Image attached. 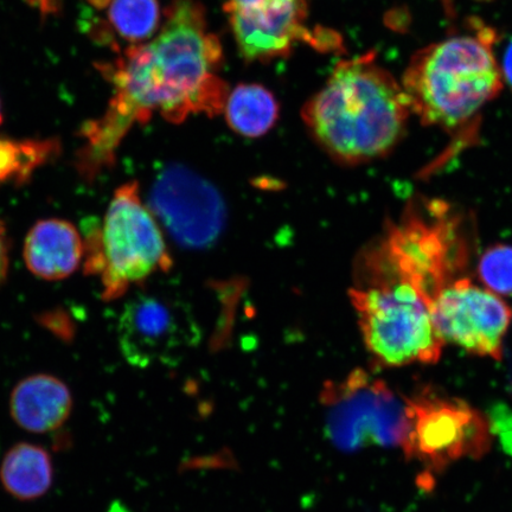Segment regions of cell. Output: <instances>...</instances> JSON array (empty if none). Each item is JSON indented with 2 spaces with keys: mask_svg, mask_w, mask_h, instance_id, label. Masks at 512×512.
<instances>
[{
  "mask_svg": "<svg viewBox=\"0 0 512 512\" xmlns=\"http://www.w3.org/2000/svg\"><path fill=\"white\" fill-rule=\"evenodd\" d=\"M2 120H3L2 111H0V124H2Z\"/></svg>",
  "mask_w": 512,
  "mask_h": 512,
  "instance_id": "cell-24",
  "label": "cell"
},
{
  "mask_svg": "<svg viewBox=\"0 0 512 512\" xmlns=\"http://www.w3.org/2000/svg\"><path fill=\"white\" fill-rule=\"evenodd\" d=\"M499 64H501L504 86H508L512 93V40L505 49L502 63Z\"/></svg>",
  "mask_w": 512,
  "mask_h": 512,
  "instance_id": "cell-22",
  "label": "cell"
},
{
  "mask_svg": "<svg viewBox=\"0 0 512 512\" xmlns=\"http://www.w3.org/2000/svg\"><path fill=\"white\" fill-rule=\"evenodd\" d=\"M431 313L445 344L457 345L472 355L502 360L512 309L488 288L460 277L434 297Z\"/></svg>",
  "mask_w": 512,
  "mask_h": 512,
  "instance_id": "cell-11",
  "label": "cell"
},
{
  "mask_svg": "<svg viewBox=\"0 0 512 512\" xmlns=\"http://www.w3.org/2000/svg\"><path fill=\"white\" fill-rule=\"evenodd\" d=\"M223 112L233 131L256 138L264 136L277 123L279 105L267 88L240 85L228 95Z\"/></svg>",
  "mask_w": 512,
  "mask_h": 512,
  "instance_id": "cell-16",
  "label": "cell"
},
{
  "mask_svg": "<svg viewBox=\"0 0 512 512\" xmlns=\"http://www.w3.org/2000/svg\"><path fill=\"white\" fill-rule=\"evenodd\" d=\"M0 482L18 501H36L53 486V459L42 446L19 443L5 454L0 467Z\"/></svg>",
  "mask_w": 512,
  "mask_h": 512,
  "instance_id": "cell-15",
  "label": "cell"
},
{
  "mask_svg": "<svg viewBox=\"0 0 512 512\" xmlns=\"http://www.w3.org/2000/svg\"><path fill=\"white\" fill-rule=\"evenodd\" d=\"M150 207L179 245L189 248L211 245L226 220L219 192L181 166H170L158 176Z\"/></svg>",
  "mask_w": 512,
  "mask_h": 512,
  "instance_id": "cell-12",
  "label": "cell"
},
{
  "mask_svg": "<svg viewBox=\"0 0 512 512\" xmlns=\"http://www.w3.org/2000/svg\"><path fill=\"white\" fill-rule=\"evenodd\" d=\"M85 255L81 235L73 223L60 219L38 221L25 239L24 260L29 271L44 280L70 277Z\"/></svg>",
  "mask_w": 512,
  "mask_h": 512,
  "instance_id": "cell-14",
  "label": "cell"
},
{
  "mask_svg": "<svg viewBox=\"0 0 512 512\" xmlns=\"http://www.w3.org/2000/svg\"><path fill=\"white\" fill-rule=\"evenodd\" d=\"M223 51L208 29L206 10L197 0H174L152 41L133 46L105 68L114 93L101 118L86 124L78 170L92 181L114 162L115 151L136 124L158 113L172 124L191 114H221L229 95L220 76Z\"/></svg>",
  "mask_w": 512,
  "mask_h": 512,
  "instance_id": "cell-1",
  "label": "cell"
},
{
  "mask_svg": "<svg viewBox=\"0 0 512 512\" xmlns=\"http://www.w3.org/2000/svg\"><path fill=\"white\" fill-rule=\"evenodd\" d=\"M9 270V242L8 236H6L5 227L2 221H0V284L8 275Z\"/></svg>",
  "mask_w": 512,
  "mask_h": 512,
  "instance_id": "cell-21",
  "label": "cell"
},
{
  "mask_svg": "<svg viewBox=\"0 0 512 512\" xmlns=\"http://www.w3.org/2000/svg\"><path fill=\"white\" fill-rule=\"evenodd\" d=\"M74 406L66 383L53 375L36 374L17 384L10 399V413L16 424L31 433L59 430Z\"/></svg>",
  "mask_w": 512,
  "mask_h": 512,
  "instance_id": "cell-13",
  "label": "cell"
},
{
  "mask_svg": "<svg viewBox=\"0 0 512 512\" xmlns=\"http://www.w3.org/2000/svg\"><path fill=\"white\" fill-rule=\"evenodd\" d=\"M60 152L56 139L15 140L0 137V188L22 187Z\"/></svg>",
  "mask_w": 512,
  "mask_h": 512,
  "instance_id": "cell-17",
  "label": "cell"
},
{
  "mask_svg": "<svg viewBox=\"0 0 512 512\" xmlns=\"http://www.w3.org/2000/svg\"><path fill=\"white\" fill-rule=\"evenodd\" d=\"M496 41L494 29L475 21L466 34L416 51L400 81L412 114L448 133L475 123L504 87Z\"/></svg>",
  "mask_w": 512,
  "mask_h": 512,
  "instance_id": "cell-3",
  "label": "cell"
},
{
  "mask_svg": "<svg viewBox=\"0 0 512 512\" xmlns=\"http://www.w3.org/2000/svg\"><path fill=\"white\" fill-rule=\"evenodd\" d=\"M224 12L247 61L285 57L299 41L320 51L342 46L335 31L312 32L306 27L307 0H228Z\"/></svg>",
  "mask_w": 512,
  "mask_h": 512,
  "instance_id": "cell-9",
  "label": "cell"
},
{
  "mask_svg": "<svg viewBox=\"0 0 512 512\" xmlns=\"http://www.w3.org/2000/svg\"><path fill=\"white\" fill-rule=\"evenodd\" d=\"M108 19L115 32L126 41L149 40L160 23L158 0H110Z\"/></svg>",
  "mask_w": 512,
  "mask_h": 512,
  "instance_id": "cell-18",
  "label": "cell"
},
{
  "mask_svg": "<svg viewBox=\"0 0 512 512\" xmlns=\"http://www.w3.org/2000/svg\"><path fill=\"white\" fill-rule=\"evenodd\" d=\"M83 245L85 272L99 277L102 299L107 302L172 266L163 234L140 198L137 182L115 190L104 224L87 226Z\"/></svg>",
  "mask_w": 512,
  "mask_h": 512,
  "instance_id": "cell-5",
  "label": "cell"
},
{
  "mask_svg": "<svg viewBox=\"0 0 512 512\" xmlns=\"http://www.w3.org/2000/svg\"><path fill=\"white\" fill-rule=\"evenodd\" d=\"M32 6H35L42 14H53L57 10V0H29Z\"/></svg>",
  "mask_w": 512,
  "mask_h": 512,
  "instance_id": "cell-23",
  "label": "cell"
},
{
  "mask_svg": "<svg viewBox=\"0 0 512 512\" xmlns=\"http://www.w3.org/2000/svg\"><path fill=\"white\" fill-rule=\"evenodd\" d=\"M350 299L363 341L384 367L432 364L445 342L435 328L430 303L413 286L387 280L351 288Z\"/></svg>",
  "mask_w": 512,
  "mask_h": 512,
  "instance_id": "cell-6",
  "label": "cell"
},
{
  "mask_svg": "<svg viewBox=\"0 0 512 512\" xmlns=\"http://www.w3.org/2000/svg\"><path fill=\"white\" fill-rule=\"evenodd\" d=\"M477 274L480 283L497 296H512V246L496 245L479 259Z\"/></svg>",
  "mask_w": 512,
  "mask_h": 512,
  "instance_id": "cell-19",
  "label": "cell"
},
{
  "mask_svg": "<svg viewBox=\"0 0 512 512\" xmlns=\"http://www.w3.org/2000/svg\"><path fill=\"white\" fill-rule=\"evenodd\" d=\"M467 245L462 222L443 201L411 203L399 223L362 255L360 284L396 280L431 303L452 281L463 277Z\"/></svg>",
  "mask_w": 512,
  "mask_h": 512,
  "instance_id": "cell-4",
  "label": "cell"
},
{
  "mask_svg": "<svg viewBox=\"0 0 512 512\" xmlns=\"http://www.w3.org/2000/svg\"><path fill=\"white\" fill-rule=\"evenodd\" d=\"M492 434L499 440L512 457V411L505 406H497L491 409L489 416Z\"/></svg>",
  "mask_w": 512,
  "mask_h": 512,
  "instance_id": "cell-20",
  "label": "cell"
},
{
  "mask_svg": "<svg viewBox=\"0 0 512 512\" xmlns=\"http://www.w3.org/2000/svg\"><path fill=\"white\" fill-rule=\"evenodd\" d=\"M407 430L402 450L431 471H443L460 459H479L492 444L489 418L464 400L431 387L406 399Z\"/></svg>",
  "mask_w": 512,
  "mask_h": 512,
  "instance_id": "cell-7",
  "label": "cell"
},
{
  "mask_svg": "<svg viewBox=\"0 0 512 512\" xmlns=\"http://www.w3.org/2000/svg\"><path fill=\"white\" fill-rule=\"evenodd\" d=\"M200 329L182 303L152 294L127 302L118 324L120 350L136 368L172 366L200 342Z\"/></svg>",
  "mask_w": 512,
  "mask_h": 512,
  "instance_id": "cell-10",
  "label": "cell"
},
{
  "mask_svg": "<svg viewBox=\"0 0 512 512\" xmlns=\"http://www.w3.org/2000/svg\"><path fill=\"white\" fill-rule=\"evenodd\" d=\"M320 402L325 433L343 452L369 446H401L407 430L406 399L363 369L352 370L342 381L325 382Z\"/></svg>",
  "mask_w": 512,
  "mask_h": 512,
  "instance_id": "cell-8",
  "label": "cell"
},
{
  "mask_svg": "<svg viewBox=\"0 0 512 512\" xmlns=\"http://www.w3.org/2000/svg\"><path fill=\"white\" fill-rule=\"evenodd\" d=\"M411 115L401 82L377 63L375 51L339 61L303 108L313 139L348 165L387 156L405 136Z\"/></svg>",
  "mask_w": 512,
  "mask_h": 512,
  "instance_id": "cell-2",
  "label": "cell"
}]
</instances>
